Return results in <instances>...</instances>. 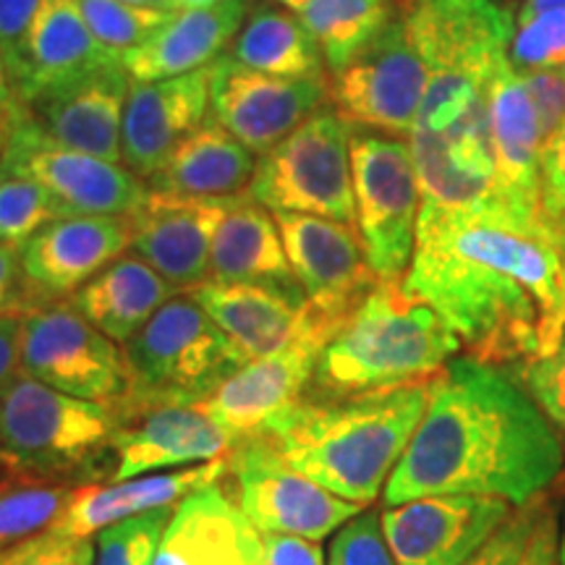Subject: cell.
<instances>
[{
	"instance_id": "1",
	"label": "cell",
	"mask_w": 565,
	"mask_h": 565,
	"mask_svg": "<svg viewBox=\"0 0 565 565\" xmlns=\"http://www.w3.org/2000/svg\"><path fill=\"white\" fill-rule=\"evenodd\" d=\"M404 291L435 309L471 359L519 364L565 338V238L508 212H419Z\"/></svg>"
},
{
	"instance_id": "2",
	"label": "cell",
	"mask_w": 565,
	"mask_h": 565,
	"mask_svg": "<svg viewBox=\"0 0 565 565\" xmlns=\"http://www.w3.org/2000/svg\"><path fill=\"white\" fill-rule=\"evenodd\" d=\"M565 469V445L534 395L503 366L456 356L429 385L385 505L429 494H487L511 505L542 498Z\"/></svg>"
},
{
	"instance_id": "3",
	"label": "cell",
	"mask_w": 565,
	"mask_h": 565,
	"mask_svg": "<svg viewBox=\"0 0 565 565\" xmlns=\"http://www.w3.org/2000/svg\"><path fill=\"white\" fill-rule=\"evenodd\" d=\"M433 377L351 398H303L257 437H265L294 471L366 508L385 490L412 443Z\"/></svg>"
},
{
	"instance_id": "4",
	"label": "cell",
	"mask_w": 565,
	"mask_h": 565,
	"mask_svg": "<svg viewBox=\"0 0 565 565\" xmlns=\"http://www.w3.org/2000/svg\"><path fill=\"white\" fill-rule=\"evenodd\" d=\"M461 349L448 322L404 291V280H380L322 349L303 398H351L427 380Z\"/></svg>"
},
{
	"instance_id": "5",
	"label": "cell",
	"mask_w": 565,
	"mask_h": 565,
	"mask_svg": "<svg viewBox=\"0 0 565 565\" xmlns=\"http://www.w3.org/2000/svg\"><path fill=\"white\" fill-rule=\"evenodd\" d=\"M129 385L116 404L121 419L158 406L210 401L246 356L189 294L168 299L152 320L121 345Z\"/></svg>"
},
{
	"instance_id": "6",
	"label": "cell",
	"mask_w": 565,
	"mask_h": 565,
	"mask_svg": "<svg viewBox=\"0 0 565 565\" xmlns=\"http://www.w3.org/2000/svg\"><path fill=\"white\" fill-rule=\"evenodd\" d=\"M121 427L116 406L74 398L17 374L0 391V463L11 475L58 482L113 454Z\"/></svg>"
},
{
	"instance_id": "7",
	"label": "cell",
	"mask_w": 565,
	"mask_h": 565,
	"mask_svg": "<svg viewBox=\"0 0 565 565\" xmlns=\"http://www.w3.org/2000/svg\"><path fill=\"white\" fill-rule=\"evenodd\" d=\"M246 196L270 212H301L356 225L351 126L333 105L259 154Z\"/></svg>"
},
{
	"instance_id": "8",
	"label": "cell",
	"mask_w": 565,
	"mask_h": 565,
	"mask_svg": "<svg viewBox=\"0 0 565 565\" xmlns=\"http://www.w3.org/2000/svg\"><path fill=\"white\" fill-rule=\"evenodd\" d=\"M351 171L366 263L380 280H404L422 210L412 145L404 137L351 126Z\"/></svg>"
},
{
	"instance_id": "9",
	"label": "cell",
	"mask_w": 565,
	"mask_h": 565,
	"mask_svg": "<svg viewBox=\"0 0 565 565\" xmlns=\"http://www.w3.org/2000/svg\"><path fill=\"white\" fill-rule=\"evenodd\" d=\"M19 372L95 404L116 406L126 395L124 349L92 324L68 299L21 312Z\"/></svg>"
},
{
	"instance_id": "10",
	"label": "cell",
	"mask_w": 565,
	"mask_h": 565,
	"mask_svg": "<svg viewBox=\"0 0 565 565\" xmlns=\"http://www.w3.org/2000/svg\"><path fill=\"white\" fill-rule=\"evenodd\" d=\"M236 505L259 534H291L320 542L364 511L294 471L265 437L238 440L225 456Z\"/></svg>"
},
{
	"instance_id": "11",
	"label": "cell",
	"mask_w": 565,
	"mask_h": 565,
	"mask_svg": "<svg viewBox=\"0 0 565 565\" xmlns=\"http://www.w3.org/2000/svg\"><path fill=\"white\" fill-rule=\"evenodd\" d=\"M427 79V66L398 9L362 53L330 74V105L349 126L408 139Z\"/></svg>"
},
{
	"instance_id": "12",
	"label": "cell",
	"mask_w": 565,
	"mask_h": 565,
	"mask_svg": "<svg viewBox=\"0 0 565 565\" xmlns=\"http://www.w3.org/2000/svg\"><path fill=\"white\" fill-rule=\"evenodd\" d=\"M0 171L42 183L68 215L129 217L150 196L147 183L124 162L71 150L47 137L32 116H26L3 145Z\"/></svg>"
},
{
	"instance_id": "13",
	"label": "cell",
	"mask_w": 565,
	"mask_h": 565,
	"mask_svg": "<svg viewBox=\"0 0 565 565\" xmlns=\"http://www.w3.org/2000/svg\"><path fill=\"white\" fill-rule=\"evenodd\" d=\"M422 189L419 212H508L498 186L490 92L454 124L437 131L408 134Z\"/></svg>"
},
{
	"instance_id": "14",
	"label": "cell",
	"mask_w": 565,
	"mask_h": 565,
	"mask_svg": "<svg viewBox=\"0 0 565 565\" xmlns=\"http://www.w3.org/2000/svg\"><path fill=\"white\" fill-rule=\"evenodd\" d=\"M341 324L315 309L312 320L291 341L249 359L204 401V408L236 443L263 435L280 414L303 401L317 359Z\"/></svg>"
},
{
	"instance_id": "15",
	"label": "cell",
	"mask_w": 565,
	"mask_h": 565,
	"mask_svg": "<svg viewBox=\"0 0 565 565\" xmlns=\"http://www.w3.org/2000/svg\"><path fill=\"white\" fill-rule=\"evenodd\" d=\"M328 105L330 74L320 79H288L242 66L228 55L212 63L210 118L254 154L270 152Z\"/></svg>"
},
{
	"instance_id": "16",
	"label": "cell",
	"mask_w": 565,
	"mask_h": 565,
	"mask_svg": "<svg viewBox=\"0 0 565 565\" xmlns=\"http://www.w3.org/2000/svg\"><path fill=\"white\" fill-rule=\"evenodd\" d=\"M398 9L429 76L492 82L508 61L515 17L500 0H406Z\"/></svg>"
},
{
	"instance_id": "17",
	"label": "cell",
	"mask_w": 565,
	"mask_h": 565,
	"mask_svg": "<svg viewBox=\"0 0 565 565\" xmlns=\"http://www.w3.org/2000/svg\"><path fill=\"white\" fill-rule=\"evenodd\" d=\"M503 498L429 494L380 513L398 565H463L513 513Z\"/></svg>"
},
{
	"instance_id": "18",
	"label": "cell",
	"mask_w": 565,
	"mask_h": 565,
	"mask_svg": "<svg viewBox=\"0 0 565 565\" xmlns=\"http://www.w3.org/2000/svg\"><path fill=\"white\" fill-rule=\"evenodd\" d=\"M294 278L317 312L345 322L380 278L366 263L356 225L301 212H273Z\"/></svg>"
},
{
	"instance_id": "19",
	"label": "cell",
	"mask_w": 565,
	"mask_h": 565,
	"mask_svg": "<svg viewBox=\"0 0 565 565\" xmlns=\"http://www.w3.org/2000/svg\"><path fill=\"white\" fill-rule=\"evenodd\" d=\"M242 196L202 200L150 192L129 215L134 257L145 259L175 291L189 294L210 280V257L223 217Z\"/></svg>"
},
{
	"instance_id": "20",
	"label": "cell",
	"mask_w": 565,
	"mask_h": 565,
	"mask_svg": "<svg viewBox=\"0 0 565 565\" xmlns=\"http://www.w3.org/2000/svg\"><path fill=\"white\" fill-rule=\"evenodd\" d=\"M129 244V217L121 215H68L47 223L19 249L30 307L71 299L97 273L124 257Z\"/></svg>"
},
{
	"instance_id": "21",
	"label": "cell",
	"mask_w": 565,
	"mask_h": 565,
	"mask_svg": "<svg viewBox=\"0 0 565 565\" xmlns=\"http://www.w3.org/2000/svg\"><path fill=\"white\" fill-rule=\"evenodd\" d=\"M212 66L171 79H131L124 110L121 162L141 181L160 171L183 137L210 116Z\"/></svg>"
},
{
	"instance_id": "22",
	"label": "cell",
	"mask_w": 565,
	"mask_h": 565,
	"mask_svg": "<svg viewBox=\"0 0 565 565\" xmlns=\"http://www.w3.org/2000/svg\"><path fill=\"white\" fill-rule=\"evenodd\" d=\"M236 440L212 419L204 404L158 406L121 419L113 437V482L217 461Z\"/></svg>"
},
{
	"instance_id": "23",
	"label": "cell",
	"mask_w": 565,
	"mask_h": 565,
	"mask_svg": "<svg viewBox=\"0 0 565 565\" xmlns=\"http://www.w3.org/2000/svg\"><path fill=\"white\" fill-rule=\"evenodd\" d=\"M131 76L121 61L92 71L30 105V116L47 137L71 150L121 162L124 110Z\"/></svg>"
},
{
	"instance_id": "24",
	"label": "cell",
	"mask_w": 565,
	"mask_h": 565,
	"mask_svg": "<svg viewBox=\"0 0 565 565\" xmlns=\"http://www.w3.org/2000/svg\"><path fill=\"white\" fill-rule=\"evenodd\" d=\"M189 296L236 343L246 362L286 345L315 315L299 282L204 280Z\"/></svg>"
},
{
	"instance_id": "25",
	"label": "cell",
	"mask_w": 565,
	"mask_h": 565,
	"mask_svg": "<svg viewBox=\"0 0 565 565\" xmlns=\"http://www.w3.org/2000/svg\"><path fill=\"white\" fill-rule=\"evenodd\" d=\"M490 129L498 186L505 207L521 221H542V134L519 71L505 61L490 87Z\"/></svg>"
},
{
	"instance_id": "26",
	"label": "cell",
	"mask_w": 565,
	"mask_h": 565,
	"mask_svg": "<svg viewBox=\"0 0 565 565\" xmlns=\"http://www.w3.org/2000/svg\"><path fill=\"white\" fill-rule=\"evenodd\" d=\"M259 536L236 500L215 482L173 508L154 565H254Z\"/></svg>"
},
{
	"instance_id": "27",
	"label": "cell",
	"mask_w": 565,
	"mask_h": 565,
	"mask_svg": "<svg viewBox=\"0 0 565 565\" xmlns=\"http://www.w3.org/2000/svg\"><path fill=\"white\" fill-rule=\"evenodd\" d=\"M223 475L225 458H217V461L154 471V475L121 479L113 484H76L74 498L53 532L66 536L100 534L103 529L121 524L134 515L179 505L186 494L200 487L221 482Z\"/></svg>"
},
{
	"instance_id": "28",
	"label": "cell",
	"mask_w": 565,
	"mask_h": 565,
	"mask_svg": "<svg viewBox=\"0 0 565 565\" xmlns=\"http://www.w3.org/2000/svg\"><path fill=\"white\" fill-rule=\"evenodd\" d=\"M249 6L252 0H221L202 9L179 11L150 40L121 53L124 68L137 82L171 79L207 68L228 53Z\"/></svg>"
},
{
	"instance_id": "29",
	"label": "cell",
	"mask_w": 565,
	"mask_h": 565,
	"mask_svg": "<svg viewBox=\"0 0 565 565\" xmlns=\"http://www.w3.org/2000/svg\"><path fill=\"white\" fill-rule=\"evenodd\" d=\"M121 61L92 34L79 0H45L26 51V68L19 82V100L30 105L92 71Z\"/></svg>"
},
{
	"instance_id": "30",
	"label": "cell",
	"mask_w": 565,
	"mask_h": 565,
	"mask_svg": "<svg viewBox=\"0 0 565 565\" xmlns=\"http://www.w3.org/2000/svg\"><path fill=\"white\" fill-rule=\"evenodd\" d=\"M257 160L259 154L207 116L202 126L175 145L160 171L147 181V189L154 194L202 200L242 196L257 171Z\"/></svg>"
},
{
	"instance_id": "31",
	"label": "cell",
	"mask_w": 565,
	"mask_h": 565,
	"mask_svg": "<svg viewBox=\"0 0 565 565\" xmlns=\"http://www.w3.org/2000/svg\"><path fill=\"white\" fill-rule=\"evenodd\" d=\"M175 288L154 273L145 259L124 254L97 273L87 286L71 296L76 312L108 335L118 345H126L152 320V315L173 299Z\"/></svg>"
},
{
	"instance_id": "32",
	"label": "cell",
	"mask_w": 565,
	"mask_h": 565,
	"mask_svg": "<svg viewBox=\"0 0 565 565\" xmlns=\"http://www.w3.org/2000/svg\"><path fill=\"white\" fill-rule=\"evenodd\" d=\"M210 280L215 282H296L275 215L238 200L223 217L212 242Z\"/></svg>"
},
{
	"instance_id": "33",
	"label": "cell",
	"mask_w": 565,
	"mask_h": 565,
	"mask_svg": "<svg viewBox=\"0 0 565 565\" xmlns=\"http://www.w3.org/2000/svg\"><path fill=\"white\" fill-rule=\"evenodd\" d=\"M225 55L242 66L288 79H320L330 74L320 45L301 19L273 0H252L242 30Z\"/></svg>"
},
{
	"instance_id": "34",
	"label": "cell",
	"mask_w": 565,
	"mask_h": 565,
	"mask_svg": "<svg viewBox=\"0 0 565 565\" xmlns=\"http://www.w3.org/2000/svg\"><path fill=\"white\" fill-rule=\"evenodd\" d=\"M320 45L330 74L364 51L398 13L395 0H307L294 11Z\"/></svg>"
},
{
	"instance_id": "35",
	"label": "cell",
	"mask_w": 565,
	"mask_h": 565,
	"mask_svg": "<svg viewBox=\"0 0 565 565\" xmlns=\"http://www.w3.org/2000/svg\"><path fill=\"white\" fill-rule=\"evenodd\" d=\"M74 498V487L17 477L0 484V553L51 532Z\"/></svg>"
},
{
	"instance_id": "36",
	"label": "cell",
	"mask_w": 565,
	"mask_h": 565,
	"mask_svg": "<svg viewBox=\"0 0 565 565\" xmlns=\"http://www.w3.org/2000/svg\"><path fill=\"white\" fill-rule=\"evenodd\" d=\"M58 217L68 212L42 183L0 171V244L21 249Z\"/></svg>"
},
{
	"instance_id": "37",
	"label": "cell",
	"mask_w": 565,
	"mask_h": 565,
	"mask_svg": "<svg viewBox=\"0 0 565 565\" xmlns=\"http://www.w3.org/2000/svg\"><path fill=\"white\" fill-rule=\"evenodd\" d=\"M87 26L113 53H126L152 38L179 11L145 9L126 0H79Z\"/></svg>"
},
{
	"instance_id": "38",
	"label": "cell",
	"mask_w": 565,
	"mask_h": 565,
	"mask_svg": "<svg viewBox=\"0 0 565 565\" xmlns=\"http://www.w3.org/2000/svg\"><path fill=\"white\" fill-rule=\"evenodd\" d=\"M173 508H158L103 529L97 534L95 565H154Z\"/></svg>"
},
{
	"instance_id": "39",
	"label": "cell",
	"mask_w": 565,
	"mask_h": 565,
	"mask_svg": "<svg viewBox=\"0 0 565 565\" xmlns=\"http://www.w3.org/2000/svg\"><path fill=\"white\" fill-rule=\"evenodd\" d=\"M511 66L524 71L542 68H565V9L542 11L532 19L519 21L513 32L511 51H508Z\"/></svg>"
},
{
	"instance_id": "40",
	"label": "cell",
	"mask_w": 565,
	"mask_h": 565,
	"mask_svg": "<svg viewBox=\"0 0 565 565\" xmlns=\"http://www.w3.org/2000/svg\"><path fill=\"white\" fill-rule=\"evenodd\" d=\"M328 565H398L387 547L377 511L364 508L362 513L338 529L330 542Z\"/></svg>"
},
{
	"instance_id": "41",
	"label": "cell",
	"mask_w": 565,
	"mask_h": 565,
	"mask_svg": "<svg viewBox=\"0 0 565 565\" xmlns=\"http://www.w3.org/2000/svg\"><path fill=\"white\" fill-rule=\"evenodd\" d=\"M547 498L532 500V503L515 505L513 513L500 524L490 540L477 550L463 565H521L526 555L529 540H532L540 515L545 511Z\"/></svg>"
},
{
	"instance_id": "42",
	"label": "cell",
	"mask_w": 565,
	"mask_h": 565,
	"mask_svg": "<svg viewBox=\"0 0 565 565\" xmlns=\"http://www.w3.org/2000/svg\"><path fill=\"white\" fill-rule=\"evenodd\" d=\"M42 6L45 0H0V53H3L17 89L24 76L26 51H30L34 21H38Z\"/></svg>"
},
{
	"instance_id": "43",
	"label": "cell",
	"mask_w": 565,
	"mask_h": 565,
	"mask_svg": "<svg viewBox=\"0 0 565 565\" xmlns=\"http://www.w3.org/2000/svg\"><path fill=\"white\" fill-rule=\"evenodd\" d=\"M524 385L561 437H565V338L550 356L534 359L524 366Z\"/></svg>"
},
{
	"instance_id": "44",
	"label": "cell",
	"mask_w": 565,
	"mask_h": 565,
	"mask_svg": "<svg viewBox=\"0 0 565 565\" xmlns=\"http://www.w3.org/2000/svg\"><path fill=\"white\" fill-rule=\"evenodd\" d=\"M532 97L542 145L565 124V68H542L519 74Z\"/></svg>"
},
{
	"instance_id": "45",
	"label": "cell",
	"mask_w": 565,
	"mask_h": 565,
	"mask_svg": "<svg viewBox=\"0 0 565 565\" xmlns=\"http://www.w3.org/2000/svg\"><path fill=\"white\" fill-rule=\"evenodd\" d=\"M97 547L89 536L45 532L34 536L17 565H95Z\"/></svg>"
},
{
	"instance_id": "46",
	"label": "cell",
	"mask_w": 565,
	"mask_h": 565,
	"mask_svg": "<svg viewBox=\"0 0 565 565\" xmlns=\"http://www.w3.org/2000/svg\"><path fill=\"white\" fill-rule=\"evenodd\" d=\"M540 171L545 215L565 221V124L542 145Z\"/></svg>"
},
{
	"instance_id": "47",
	"label": "cell",
	"mask_w": 565,
	"mask_h": 565,
	"mask_svg": "<svg viewBox=\"0 0 565 565\" xmlns=\"http://www.w3.org/2000/svg\"><path fill=\"white\" fill-rule=\"evenodd\" d=\"M254 565H324L320 542L291 534L259 536V557Z\"/></svg>"
},
{
	"instance_id": "48",
	"label": "cell",
	"mask_w": 565,
	"mask_h": 565,
	"mask_svg": "<svg viewBox=\"0 0 565 565\" xmlns=\"http://www.w3.org/2000/svg\"><path fill=\"white\" fill-rule=\"evenodd\" d=\"M30 307L19 249L0 244V317L21 315Z\"/></svg>"
},
{
	"instance_id": "49",
	"label": "cell",
	"mask_w": 565,
	"mask_h": 565,
	"mask_svg": "<svg viewBox=\"0 0 565 565\" xmlns=\"http://www.w3.org/2000/svg\"><path fill=\"white\" fill-rule=\"evenodd\" d=\"M557 545H561V526H557L555 508L547 500L521 565H561V550H557Z\"/></svg>"
},
{
	"instance_id": "50",
	"label": "cell",
	"mask_w": 565,
	"mask_h": 565,
	"mask_svg": "<svg viewBox=\"0 0 565 565\" xmlns=\"http://www.w3.org/2000/svg\"><path fill=\"white\" fill-rule=\"evenodd\" d=\"M30 116V110L24 108L17 95V87H13L9 66H6L3 53H0V145H6L13 129Z\"/></svg>"
},
{
	"instance_id": "51",
	"label": "cell",
	"mask_w": 565,
	"mask_h": 565,
	"mask_svg": "<svg viewBox=\"0 0 565 565\" xmlns=\"http://www.w3.org/2000/svg\"><path fill=\"white\" fill-rule=\"evenodd\" d=\"M21 315L0 317V391L19 374Z\"/></svg>"
},
{
	"instance_id": "52",
	"label": "cell",
	"mask_w": 565,
	"mask_h": 565,
	"mask_svg": "<svg viewBox=\"0 0 565 565\" xmlns=\"http://www.w3.org/2000/svg\"><path fill=\"white\" fill-rule=\"evenodd\" d=\"M511 3L519 6L515 11V21L532 19L542 11H553V9H565V0H511Z\"/></svg>"
},
{
	"instance_id": "53",
	"label": "cell",
	"mask_w": 565,
	"mask_h": 565,
	"mask_svg": "<svg viewBox=\"0 0 565 565\" xmlns=\"http://www.w3.org/2000/svg\"><path fill=\"white\" fill-rule=\"evenodd\" d=\"M126 3H134V6H145V9L179 11V9H175V0H126Z\"/></svg>"
},
{
	"instance_id": "54",
	"label": "cell",
	"mask_w": 565,
	"mask_h": 565,
	"mask_svg": "<svg viewBox=\"0 0 565 565\" xmlns=\"http://www.w3.org/2000/svg\"><path fill=\"white\" fill-rule=\"evenodd\" d=\"M30 542H24V545H17V547L6 550V553H0V565H17L19 557L26 553V547H30Z\"/></svg>"
},
{
	"instance_id": "55",
	"label": "cell",
	"mask_w": 565,
	"mask_h": 565,
	"mask_svg": "<svg viewBox=\"0 0 565 565\" xmlns=\"http://www.w3.org/2000/svg\"><path fill=\"white\" fill-rule=\"evenodd\" d=\"M221 3V0H175V9L186 11V9H202V6H212Z\"/></svg>"
},
{
	"instance_id": "56",
	"label": "cell",
	"mask_w": 565,
	"mask_h": 565,
	"mask_svg": "<svg viewBox=\"0 0 565 565\" xmlns=\"http://www.w3.org/2000/svg\"><path fill=\"white\" fill-rule=\"evenodd\" d=\"M273 3H278V6H282V9H288V11H299L303 3H307V0H273Z\"/></svg>"
},
{
	"instance_id": "57",
	"label": "cell",
	"mask_w": 565,
	"mask_h": 565,
	"mask_svg": "<svg viewBox=\"0 0 565 565\" xmlns=\"http://www.w3.org/2000/svg\"><path fill=\"white\" fill-rule=\"evenodd\" d=\"M557 550H561V565H565V503H563V524H561V545H557Z\"/></svg>"
},
{
	"instance_id": "58",
	"label": "cell",
	"mask_w": 565,
	"mask_h": 565,
	"mask_svg": "<svg viewBox=\"0 0 565 565\" xmlns=\"http://www.w3.org/2000/svg\"><path fill=\"white\" fill-rule=\"evenodd\" d=\"M550 223H553V225H555V228L563 233V238H565V223H561V221H553V217H550Z\"/></svg>"
},
{
	"instance_id": "59",
	"label": "cell",
	"mask_w": 565,
	"mask_h": 565,
	"mask_svg": "<svg viewBox=\"0 0 565 565\" xmlns=\"http://www.w3.org/2000/svg\"><path fill=\"white\" fill-rule=\"evenodd\" d=\"M406 3V0H395V6H404Z\"/></svg>"
},
{
	"instance_id": "60",
	"label": "cell",
	"mask_w": 565,
	"mask_h": 565,
	"mask_svg": "<svg viewBox=\"0 0 565 565\" xmlns=\"http://www.w3.org/2000/svg\"><path fill=\"white\" fill-rule=\"evenodd\" d=\"M0 160H3V145H0Z\"/></svg>"
},
{
	"instance_id": "61",
	"label": "cell",
	"mask_w": 565,
	"mask_h": 565,
	"mask_svg": "<svg viewBox=\"0 0 565 565\" xmlns=\"http://www.w3.org/2000/svg\"><path fill=\"white\" fill-rule=\"evenodd\" d=\"M553 221H555V217H553ZM561 223H565V221H561Z\"/></svg>"
}]
</instances>
